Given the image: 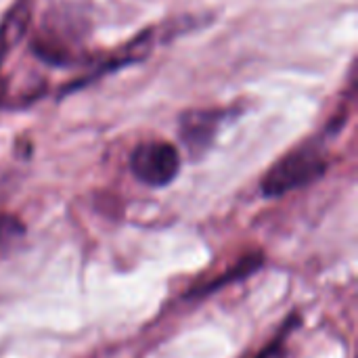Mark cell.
<instances>
[{
	"label": "cell",
	"instance_id": "cell-3",
	"mask_svg": "<svg viewBox=\"0 0 358 358\" xmlns=\"http://www.w3.org/2000/svg\"><path fill=\"white\" fill-rule=\"evenodd\" d=\"M237 111L229 107H201L189 109L178 120V136L193 159L203 157L216 143L227 120L235 117Z\"/></svg>",
	"mask_w": 358,
	"mask_h": 358
},
{
	"label": "cell",
	"instance_id": "cell-1",
	"mask_svg": "<svg viewBox=\"0 0 358 358\" xmlns=\"http://www.w3.org/2000/svg\"><path fill=\"white\" fill-rule=\"evenodd\" d=\"M327 170L329 159L325 145H321L319 141H310L285 153L279 162H275L271 170L264 174L260 191L264 197L277 199L321 180L327 174Z\"/></svg>",
	"mask_w": 358,
	"mask_h": 358
},
{
	"label": "cell",
	"instance_id": "cell-7",
	"mask_svg": "<svg viewBox=\"0 0 358 358\" xmlns=\"http://www.w3.org/2000/svg\"><path fill=\"white\" fill-rule=\"evenodd\" d=\"M302 317L300 315H292L285 319V323L281 325V329L277 331V336L256 355L254 358H285L287 357V338L300 327Z\"/></svg>",
	"mask_w": 358,
	"mask_h": 358
},
{
	"label": "cell",
	"instance_id": "cell-5",
	"mask_svg": "<svg viewBox=\"0 0 358 358\" xmlns=\"http://www.w3.org/2000/svg\"><path fill=\"white\" fill-rule=\"evenodd\" d=\"M31 19V2L17 0L0 21V63L8 57V52L21 42L29 27Z\"/></svg>",
	"mask_w": 358,
	"mask_h": 358
},
{
	"label": "cell",
	"instance_id": "cell-2",
	"mask_svg": "<svg viewBox=\"0 0 358 358\" xmlns=\"http://www.w3.org/2000/svg\"><path fill=\"white\" fill-rule=\"evenodd\" d=\"M130 170L138 182L153 189H162L174 182V178L178 176L180 153L172 143L162 138H151L132 149Z\"/></svg>",
	"mask_w": 358,
	"mask_h": 358
},
{
	"label": "cell",
	"instance_id": "cell-8",
	"mask_svg": "<svg viewBox=\"0 0 358 358\" xmlns=\"http://www.w3.org/2000/svg\"><path fill=\"white\" fill-rule=\"evenodd\" d=\"M6 92H8V80L0 76V107H2L4 101H6Z\"/></svg>",
	"mask_w": 358,
	"mask_h": 358
},
{
	"label": "cell",
	"instance_id": "cell-6",
	"mask_svg": "<svg viewBox=\"0 0 358 358\" xmlns=\"http://www.w3.org/2000/svg\"><path fill=\"white\" fill-rule=\"evenodd\" d=\"M23 237H25V224L17 216L0 212V258L17 250Z\"/></svg>",
	"mask_w": 358,
	"mask_h": 358
},
{
	"label": "cell",
	"instance_id": "cell-4",
	"mask_svg": "<svg viewBox=\"0 0 358 358\" xmlns=\"http://www.w3.org/2000/svg\"><path fill=\"white\" fill-rule=\"evenodd\" d=\"M264 264V254L262 252H250L245 256L239 258V262L235 266H231L227 273L216 275V279H212L210 283H201L193 289H189L185 294V298H203V296H212L222 287H229L233 283H239L243 279H248L250 275H254L256 271H260Z\"/></svg>",
	"mask_w": 358,
	"mask_h": 358
}]
</instances>
